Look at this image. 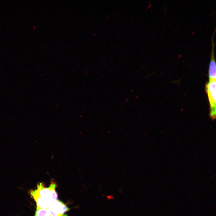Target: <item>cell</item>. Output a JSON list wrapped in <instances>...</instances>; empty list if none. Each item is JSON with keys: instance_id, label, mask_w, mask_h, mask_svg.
I'll return each mask as SVG.
<instances>
[{"instance_id": "3", "label": "cell", "mask_w": 216, "mask_h": 216, "mask_svg": "<svg viewBox=\"0 0 216 216\" xmlns=\"http://www.w3.org/2000/svg\"><path fill=\"white\" fill-rule=\"evenodd\" d=\"M216 30L214 32L212 40V51L211 53V60L209 68V81L216 80V66L214 54V46L215 44L214 41V37Z\"/></svg>"}, {"instance_id": "11", "label": "cell", "mask_w": 216, "mask_h": 216, "mask_svg": "<svg viewBox=\"0 0 216 216\" xmlns=\"http://www.w3.org/2000/svg\"><path fill=\"white\" fill-rule=\"evenodd\" d=\"M95 35H96L95 33H94V34L93 35V37H94L95 36Z\"/></svg>"}, {"instance_id": "8", "label": "cell", "mask_w": 216, "mask_h": 216, "mask_svg": "<svg viewBox=\"0 0 216 216\" xmlns=\"http://www.w3.org/2000/svg\"><path fill=\"white\" fill-rule=\"evenodd\" d=\"M107 198L109 200H111L113 199V196L112 195H110L108 196L107 197Z\"/></svg>"}, {"instance_id": "6", "label": "cell", "mask_w": 216, "mask_h": 216, "mask_svg": "<svg viewBox=\"0 0 216 216\" xmlns=\"http://www.w3.org/2000/svg\"><path fill=\"white\" fill-rule=\"evenodd\" d=\"M57 187L56 183L52 182L48 188L50 192V202L51 204L57 200L58 195L56 191V188Z\"/></svg>"}, {"instance_id": "10", "label": "cell", "mask_w": 216, "mask_h": 216, "mask_svg": "<svg viewBox=\"0 0 216 216\" xmlns=\"http://www.w3.org/2000/svg\"><path fill=\"white\" fill-rule=\"evenodd\" d=\"M36 27V26H34L33 29H35Z\"/></svg>"}, {"instance_id": "14", "label": "cell", "mask_w": 216, "mask_h": 216, "mask_svg": "<svg viewBox=\"0 0 216 216\" xmlns=\"http://www.w3.org/2000/svg\"><path fill=\"white\" fill-rule=\"evenodd\" d=\"M128 99H128H128H127V100H126V101H128Z\"/></svg>"}, {"instance_id": "2", "label": "cell", "mask_w": 216, "mask_h": 216, "mask_svg": "<svg viewBox=\"0 0 216 216\" xmlns=\"http://www.w3.org/2000/svg\"><path fill=\"white\" fill-rule=\"evenodd\" d=\"M47 209L50 216H62L69 210L64 203L59 200L51 204Z\"/></svg>"}, {"instance_id": "12", "label": "cell", "mask_w": 216, "mask_h": 216, "mask_svg": "<svg viewBox=\"0 0 216 216\" xmlns=\"http://www.w3.org/2000/svg\"><path fill=\"white\" fill-rule=\"evenodd\" d=\"M119 14V13H118L117 14L116 16L117 17L118 16Z\"/></svg>"}, {"instance_id": "4", "label": "cell", "mask_w": 216, "mask_h": 216, "mask_svg": "<svg viewBox=\"0 0 216 216\" xmlns=\"http://www.w3.org/2000/svg\"><path fill=\"white\" fill-rule=\"evenodd\" d=\"M29 193L35 201L37 208H47L51 204L48 200L40 197L36 189L30 190Z\"/></svg>"}, {"instance_id": "1", "label": "cell", "mask_w": 216, "mask_h": 216, "mask_svg": "<svg viewBox=\"0 0 216 216\" xmlns=\"http://www.w3.org/2000/svg\"><path fill=\"white\" fill-rule=\"evenodd\" d=\"M206 87L210 106V116L212 120H214L216 118V80L209 81Z\"/></svg>"}, {"instance_id": "7", "label": "cell", "mask_w": 216, "mask_h": 216, "mask_svg": "<svg viewBox=\"0 0 216 216\" xmlns=\"http://www.w3.org/2000/svg\"><path fill=\"white\" fill-rule=\"evenodd\" d=\"M35 216H50L47 208H37Z\"/></svg>"}, {"instance_id": "9", "label": "cell", "mask_w": 216, "mask_h": 216, "mask_svg": "<svg viewBox=\"0 0 216 216\" xmlns=\"http://www.w3.org/2000/svg\"><path fill=\"white\" fill-rule=\"evenodd\" d=\"M109 14H108L107 16H106V19H108V18H109Z\"/></svg>"}, {"instance_id": "13", "label": "cell", "mask_w": 216, "mask_h": 216, "mask_svg": "<svg viewBox=\"0 0 216 216\" xmlns=\"http://www.w3.org/2000/svg\"><path fill=\"white\" fill-rule=\"evenodd\" d=\"M134 23V21H133L132 22V23H131V24H133Z\"/></svg>"}, {"instance_id": "5", "label": "cell", "mask_w": 216, "mask_h": 216, "mask_svg": "<svg viewBox=\"0 0 216 216\" xmlns=\"http://www.w3.org/2000/svg\"><path fill=\"white\" fill-rule=\"evenodd\" d=\"M40 197L48 200L50 202V192L48 188H46L43 183H40L37 184L36 189Z\"/></svg>"}]
</instances>
